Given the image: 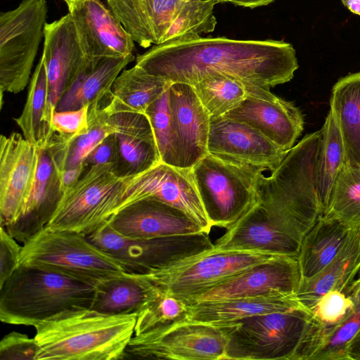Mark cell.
<instances>
[{
  "mask_svg": "<svg viewBox=\"0 0 360 360\" xmlns=\"http://www.w3.org/2000/svg\"><path fill=\"white\" fill-rule=\"evenodd\" d=\"M109 118L119 143L120 160L113 167L119 176L139 174L160 162L153 131L145 114L122 112L109 115Z\"/></svg>",
  "mask_w": 360,
  "mask_h": 360,
  "instance_id": "obj_24",
  "label": "cell"
},
{
  "mask_svg": "<svg viewBox=\"0 0 360 360\" xmlns=\"http://www.w3.org/2000/svg\"><path fill=\"white\" fill-rule=\"evenodd\" d=\"M19 265L44 269L96 285L106 278L131 273L122 262L84 235L47 227L23 243Z\"/></svg>",
  "mask_w": 360,
  "mask_h": 360,
  "instance_id": "obj_6",
  "label": "cell"
},
{
  "mask_svg": "<svg viewBox=\"0 0 360 360\" xmlns=\"http://www.w3.org/2000/svg\"><path fill=\"white\" fill-rule=\"evenodd\" d=\"M108 223L115 231L129 238H148L204 232L184 212L153 198H142L125 206Z\"/></svg>",
  "mask_w": 360,
  "mask_h": 360,
  "instance_id": "obj_20",
  "label": "cell"
},
{
  "mask_svg": "<svg viewBox=\"0 0 360 360\" xmlns=\"http://www.w3.org/2000/svg\"><path fill=\"white\" fill-rule=\"evenodd\" d=\"M95 288L44 269L19 265L0 285V320L36 327L66 310L90 308Z\"/></svg>",
  "mask_w": 360,
  "mask_h": 360,
  "instance_id": "obj_5",
  "label": "cell"
},
{
  "mask_svg": "<svg viewBox=\"0 0 360 360\" xmlns=\"http://www.w3.org/2000/svg\"><path fill=\"white\" fill-rule=\"evenodd\" d=\"M187 309L188 304L184 300L160 288V292L137 313L134 335L184 320Z\"/></svg>",
  "mask_w": 360,
  "mask_h": 360,
  "instance_id": "obj_39",
  "label": "cell"
},
{
  "mask_svg": "<svg viewBox=\"0 0 360 360\" xmlns=\"http://www.w3.org/2000/svg\"><path fill=\"white\" fill-rule=\"evenodd\" d=\"M68 6V11L72 9L75 6L84 0H63Z\"/></svg>",
  "mask_w": 360,
  "mask_h": 360,
  "instance_id": "obj_52",
  "label": "cell"
},
{
  "mask_svg": "<svg viewBox=\"0 0 360 360\" xmlns=\"http://www.w3.org/2000/svg\"><path fill=\"white\" fill-rule=\"evenodd\" d=\"M84 170V165L62 170L60 179L63 191L72 186L81 177Z\"/></svg>",
  "mask_w": 360,
  "mask_h": 360,
  "instance_id": "obj_47",
  "label": "cell"
},
{
  "mask_svg": "<svg viewBox=\"0 0 360 360\" xmlns=\"http://www.w3.org/2000/svg\"><path fill=\"white\" fill-rule=\"evenodd\" d=\"M89 105L77 110L57 111L52 116V138L68 143L74 139L86 133L89 127Z\"/></svg>",
  "mask_w": 360,
  "mask_h": 360,
  "instance_id": "obj_43",
  "label": "cell"
},
{
  "mask_svg": "<svg viewBox=\"0 0 360 360\" xmlns=\"http://www.w3.org/2000/svg\"><path fill=\"white\" fill-rule=\"evenodd\" d=\"M360 330V309L340 323L324 327L317 352L312 360H348V347Z\"/></svg>",
  "mask_w": 360,
  "mask_h": 360,
  "instance_id": "obj_41",
  "label": "cell"
},
{
  "mask_svg": "<svg viewBox=\"0 0 360 360\" xmlns=\"http://www.w3.org/2000/svg\"><path fill=\"white\" fill-rule=\"evenodd\" d=\"M351 229L333 216L319 217L304 236L297 256L301 281L314 277L335 258Z\"/></svg>",
  "mask_w": 360,
  "mask_h": 360,
  "instance_id": "obj_30",
  "label": "cell"
},
{
  "mask_svg": "<svg viewBox=\"0 0 360 360\" xmlns=\"http://www.w3.org/2000/svg\"><path fill=\"white\" fill-rule=\"evenodd\" d=\"M61 146L51 139L39 149V162L34 185L21 215L6 226L18 242L25 243L48 224L63 195L60 179Z\"/></svg>",
  "mask_w": 360,
  "mask_h": 360,
  "instance_id": "obj_17",
  "label": "cell"
},
{
  "mask_svg": "<svg viewBox=\"0 0 360 360\" xmlns=\"http://www.w3.org/2000/svg\"><path fill=\"white\" fill-rule=\"evenodd\" d=\"M6 230L0 228V285L19 266L22 246Z\"/></svg>",
  "mask_w": 360,
  "mask_h": 360,
  "instance_id": "obj_45",
  "label": "cell"
},
{
  "mask_svg": "<svg viewBox=\"0 0 360 360\" xmlns=\"http://www.w3.org/2000/svg\"><path fill=\"white\" fill-rule=\"evenodd\" d=\"M320 131L321 139L317 161L316 181L323 212L338 176L348 163L339 122L331 108Z\"/></svg>",
  "mask_w": 360,
  "mask_h": 360,
  "instance_id": "obj_34",
  "label": "cell"
},
{
  "mask_svg": "<svg viewBox=\"0 0 360 360\" xmlns=\"http://www.w3.org/2000/svg\"><path fill=\"white\" fill-rule=\"evenodd\" d=\"M38 346L34 338L13 331L0 342L1 360H36Z\"/></svg>",
  "mask_w": 360,
  "mask_h": 360,
  "instance_id": "obj_44",
  "label": "cell"
},
{
  "mask_svg": "<svg viewBox=\"0 0 360 360\" xmlns=\"http://www.w3.org/2000/svg\"><path fill=\"white\" fill-rule=\"evenodd\" d=\"M360 271V226L350 232L335 258L312 278L301 281L296 296L309 309L326 292H345Z\"/></svg>",
  "mask_w": 360,
  "mask_h": 360,
  "instance_id": "obj_28",
  "label": "cell"
},
{
  "mask_svg": "<svg viewBox=\"0 0 360 360\" xmlns=\"http://www.w3.org/2000/svg\"><path fill=\"white\" fill-rule=\"evenodd\" d=\"M89 127L86 133L68 143H64L63 169L83 165L97 145L108 135L115 133L109 115L101 106H89Z\"/></svg>",
  "mask_w": 360,
  "mask_h": 360,
  "instance_id": "obj_37",
  "label": "cell"
},
{
  "mask_svg": "<svg viewBox=\"0 0 360 360\" xmlns=\"http://www.w3.org/2000/svg\"><path fill=\"white\" fill-rule=\"evenodd\" d=\"M101 250L122 262L132 274L145 275L176 261L211 249L209 234L129 238L115 231L108 223L85 236Z\"/></svg>",
  "mask_w": 360,
  "mask_h": 360,
  "instance_id": "obj_12",
  "label": "cell"
},
{
  "mask_svg": "<svg viewBox=\"0 0 360 360\" xmlns=\"http://www.w3.org/2000/svg\"><path fill=\"white\" fill-rule=\"evenodd\" d=\"M39 149L22 134L0 137V224L13 223L22 213L37 173Z\"/></svg>",
  "mask_w": 360,
  "mask_h": 360,
  "instance_id": "obj_15",
  "label": "cell"
},
{
  "mask_svg": "<svg viewBox=\"0 0 360 360\" xmlns=\"http://www.w3.org/2000/svg\"><path fill=\"white\" fill-rule=\"evenodd\" d=\"M192 171L212 227L230 229L259 201V169L207 153Z\"/></svg>",
  "mask_w": 360,
  "mask_h": 360,
  "instance_id": "obj_8",
  "label": "cell"
},
{
  "mask_svg": "<svg viewBox=\"0 0 360 360\" xmlns=\"http://www.w3.org/2000/svg\"><path fill=\"white\" fill-rule=\"evenodd\" d=\"M321 131L307 134L286 154L279 166L259 175V202L273 225L302 244L323 213L316 171Z\"/></svg>",
  "mask_w": 360,
  "mask_h": 360,
  "instance_id": "obj_2",
  "label": "cell"
},
{
  "mask_svg": "<svg viewBox=\"0 0 360 360\" xmlns=\"http://www.w3.org/2000/svg\"><path fill=\"white\" fill-rule=\"evenodd\" d=\"M341 1L350 12L360 16V0H341Z\"/></svg>",
  "mask_w": 360,
  "mask_h": 360,
  "instance_id": "obj_51",
  "label": "cell"
},
{
  "mask_svg": "<svg viewBox=\"0 0 360 360\" xmlns=\"http://www.w3.org/2000/svg\"><path fill=\"white\" fill-rule=\"evenodd\" d=\"M169 105L179 154L180 167L192 168L207 154L210 115L192 85L173 82Z\"/></svg>",
  "mask_w": 360,
  "mask_h": 360,
  "instance_id": "obj_21",
  "label": "cell"
},
{
  "mask_svg": "<svg viewBox=\"0 0 360 360\" xmlns=\"http://www.w3.org/2000/svg\"><path fill=\"white\" fill-rule=\"evenodd\" d=\"M187 304L184 321L210 324H224L256 315L288 311L303 305L296 294L281 292Z\"/></svg>",
  "mask_w": 360,
  "mask_h": 360,
  "instance_id": "obj_26",
  "label": "cell"
},
{
  "mask_svg": "<svg viewBox=\"0 0 360 360\" xmlns=\"http://www.w3.org/2000/svg\"><path fill=\"white\" fill-rule=\"evenodd\" d=\"M13 120L25 139L38 149L45 148L50 142L53 136L51 116L46 70L41 57L31 77L22 111Z\"/></svg>",
  "mask_w": 360,
  "mask_h": 360,
  "instance_id": "obj_33",
  "label": "cell"
},
{
  "mask_svg": "<svg viewBox=\"0 0 360 360\" xmlns=\"http://www.w3.org/2000/svg\"><path fill=\"white\" fill-rule=\"evenodd\" d=\"M135 60L151 75L192 86L207 75L222 74L270 88L290 81L299 68L295 49L284 41L200 35L153 45Z\"/></svg>",
  "mask_w": 360,
  "mask_h": 360,
  "instance_id": "obj_1",
  "label": "cell"
},
{
  "mask_svg": "<svg viewBox=\"0 0 360 360\" xmlns=\"http://www.w3.org/2000/svg\"><path fill=\"white\" fill-rule=\"evenodd\" d=\"M274 1L275 0H229V2L236 6L254 8L269 5Z\"/></svg>",
  "mask_w": 360,
  "mask_h": 360,
  "instance_id": "obj_50",
  "label": "cell"
},
{
  "mask_svg": "<svg viewBox=\"0 0 360 360\" xmlns=\"http://www.w3.org/2000/svg\"><path fill=\"white\" fill-rule=\"evenodd\" d=\"M222 74L207 75L193 85L211 118L222 117L236 108L248 94V85Z\"/></svg>",
  "mask_w": 360,
  "mask_h": 360,
  "instance_id": "obj_35",
  "label": "cell"
},
{
  "mask_svg": "<svg viewBox=\"0 0 360 360\" xmlns=\"http://www.w3.org/2000/svg\"><path fill=\"white\" fill-rule=\"evenodd\" d=\"M68 13L85 56L112 57L133 54L134 40L101 0H84Z\"/></svg>",
  "mask_w": 360,
  "mask_h": 360,
  "instance_id": "obj_22",
  "label": "cell"
},
{
  "mask_svg": "<svg viewBox=\"0 0 360 360\" xmlns=\"http://www.w3.org/2000/svg\"><path fill=\"white\" fill-rule=\"evenodd\" d=\"M218 3L229 2V0H214Z\"/></svg>",
  "mask_w": 360,
  "mask_h": 360,
  "instance_id": "obj_53",
  "label": "cell"
},
{
  "mask_svg": "<svg viewBox=\"0 0 360 360\" xmlns=\"http://www.w3.org/2000/svg\"><path fill=\"white\" fill-rule=\"evenodd\" d=\"M136 315L105 314L90 308L63 311L34 327L36 360L125 359Z\"/></svg>",
  "mask_w": 360,
  "mask_h": 360,
  "instance_id": "obj_3",
  "label": "cell"
},
{
  "mask_svg": "<svg viewBox=\"0 0 360 360\" xmlns=\"http://www.w3.org/2000/svg\"><path fill=\"white\" fill-rule=\"evenodd\" d=\"M129 176H120L112 164L91 166L65 189L46 227L87 236L105 224L119 210Z\"/></svg>",
  "mask_w": 360,
  "mask_h": 360,
  "instance_id": "obj_7",
  "label": "cell"
},
{
  "mask_svg": "<svg viewBox=\"0 0 360 360\" xmlns=\"http://www.w3.org/2000/svg\"><path fill=\"white\" fill-rule=\"evenodd\" d=\"M301 281L297 257L279 255L184 300L186 303L260 295L296 294Z\"/></svg>",
  "mask_w": 360,
  "mask_h": 360,
  "instance_id": "obj_18",
  "label": "cell"
},
{
  "mask_svg": "<svg viewBox=\"0 0 360 360\" xmlns=\"http://www.w3.org/2000/svg\"><path fill=\"white\" fill-rule=\"evenodd\" d=\"M41 58L46 70L52 120L59 100L82 71L86 58L70 13L45 24Z\"/></svg>",
  "mask_w": 360,
  "mask_h": 360,
  "instance_id": "obj_19",
  "label": "cell"
},
{
  "mask_svg": "<svg viewBox=\"0 0 360 360\" xmlns=\"http://www.w3.org/2000/svg\"><path fill=\"white\" fill-rule=\"evenodd\" d=\"M322 214L350 228L360 226V167L346 165L341 170Z\"/></svg>",
  "mask_w": 360,
  "mask_h": 360,
  "instance_id": "obj_36",
  "label": "cell"
},
{
  "mask_svg": "<svg viewBox=\"0 0 360 360\" xmlns=\"http://www.w3.org/2000/svg\"><path fill=\"white\" fill-rule=\"evenodd\" d=\"M301 243L278 231L259 201L227 229L212 248L216 251H257L297 257Z\"/></svg>",
  "mask_w": 360,
  "mask_h": 360,
  "instance_id": "obj_23",
  "label": "cell"
},
{
  "mask_svg": "<svg viewBox=\"0 0 360 360\" xmlns=\"http://www.w3.org/2000/svg\"><path fill=\"white\" fill-rule=\"evenodd\" d=\"M109 9L143 48L162 43L185 0H106Z\"/></svg>",
  "mask_w": 360,
  "mask_h": 360,
  "instance_id": "obj_25",
  "label": "cell"
},
{
  "mask_svg": "<svg viewBox=\"0 0 360 360\" xmlns=\"http://www.w3.org/2000/svg\"><path fill=\"white\" fill-rule=\"evenodd\" d=\"M217 4L214 0H185L175 15L162 43L185 35L200 36L213 32L217 25L213 9Z\"/></svg>",
  "mask_w": 360,
  "mask_h": 360,
  "instance_id": "obj_38",
  "label": "cell"
},
{
  "mask_svg": "<svg viewBox=\"0 0 360 360\" xmlns=\"http://www.w3.org/2000/svg\"><path fill=\"white\" fill-rule=\"evenodd\" d=\"M330 108L339 122L348 165L360 167V72L347 75L335 84Z\"/></svg>",
  "mask_w": 360,
  "mask_h": 360,
  "instance_id": "obj_32",
  "label": "cell"
},
{
  "mask_svg": "<svg viewBox=\"0 0 360 360\" xmlns=\"http://www.w3.org/2000/svg\"><path fill=\"white\" fill-rule=\"evenodd\" d=\"M171 84L135 64L129 69H124L116 78L110 98L102 108L109 115L122 112L145 114Z\"/></svg>",
  "mask_w": 360,
  "mask_h": 360,
  "instance_id": "obj_31",
  "label": "cell"
},
{
  "mask_svg": "<svg viewBox=\"0 0 360 360\" xmlns=\"http://www.w3.org/2000/svg\"><path fill=\"white\" fill-rule=\"evenodd\" d=\"M46 0H22L0 13V91L18 94L29 84L39 44L44 37Z\"/></svg>",
  "mask_w": 360,
  "mask_h": 360,
  "instance_id": "obj_9",
  "label": "cell"
},
{
  "mask_svg": "<svg viewBox=\"0 0 360 360\" xmlns=\"http://www.w3.org/2000/svg\"><path fill=\"white\" fill-rule=\"evenodd\" d=\"M345 295L352 301L354 309L358 310L360 309V274L354 278V281L349 285Z\"/></svg>",
  "mask_w": 360,
  "mask_h": 360,
  "instance_id": "obj_48",
  "label": "cell"
},
{
  "mask_svg": "<svg viewBox=\"0 0 360 360\" xmlns=\"http://www.w3.org/2000/svg\"><path fill=\"white\" fill-rule=\"evenodd\" d=\"M287 153L245 123L224 116L210 120L207 153L272 172Z\"/></svg>",
  "mask_w": 360,
  "mask_h": 360,
  "instance_id": "obj_16",
  "label": "cell"
},
{
  "mask_svg": "<svg viewBox=\"0 0 360 360\" xmlns=\"http://www.w3.org/2000/svg\"><path fill=\"white\" fill-rule=\"evenodd\" d=\"M145 115L152 127L160 161L180 167L178 145L169 105V88L150 104Z\"/></svg>",
  "mask_w": 360,
  "mask_h": 360,
  "instance_id": "obj_40",
  "label": "cell"
},
{
  "mask_svg": "<svg viewBox=\"0 0 360 360\" xmlns=\"http://www.w3.org/2000/svg\"><path fill=\"white\" fill-rule=\"evenodd\" d=\"M120 160V148L115 134L105 137L89 154L83 165L85 169L96 165L112 164L115 167Z\"/></svg>",
  "mask_w": 360,
  "mask_h": 360,
  "instance_id": "obj_46",
  "label": "cell"
},
{
  "mask_svg": "<svg viewBox=\"0 0 360 360\" xmlns=\"http://www.w3.org/2000/svg\"><path fill=\"white\" fill-rule=\"evenodd\" d=\"M323 329L304 305L231 322L225 360H312Z\"/></svg>",
  "mask_w": 360,
  "mask_h": 360,
  "instance_id": "obj_4",
  "label": "cell"
},
{
  "mask_svg": "<svg viewBox=\"0 0 360 360\" xmlns=\"http://www.w3.org/2000/svg\"><path fill=\"white\" fill-rule=\"evenodd\" d=\"M224 117L242 122L288 152L304 129V116L292 103L270 91V88L248 85L245 98Z\"/></svg>",
  "mask_w": 360,
  "mask_h": 360,
  "instance_id": "obj_14",
  "label": "cell"
},
{
  "mask_svg": "<svg viewBox=\"0 0 360 360\" xmlns=\"http://www.w3.org/2000/svg\"><path fill=\"white\" fill-rule=\"evenodd\" d=\"M145 198H155L181 210L204 232L210 233L212 225L199 195L192 168L160 161L150 169L130 176L119 210Z\"/></svg>",
  "mask_w": 360,
  "mask_h": 360,
  "instance_id": "obj_13",
  "label": "cell"
},
{
  "mask_svg": "<svg viewBox=\"0 0 360 360\" xmlns=\"http://www.w3.org/2000/svg\"><path fill=\"white\" fill-rule=\"evenodd\" d=\"M231 324L181 320L134 335L125 359L225 360Z\"/></svg>",
  "mask_w": 360,
  "mask_h": 360,
  "instance_id": "obj_10",
  "label": "cell"
},
{
  "mask_svg": "<svg viewBox=\"0 0 360 360\" xmlns=\"http://www.w3.org/2000/svg\"><path fill=\"white\" fill-rule=\"evenodd\" d=\"M135 58L133 54L112 57L86 56L82 71L61 96L56 110H77L86 105L104 107L110 98L115 80Z\"/></svg>",
  "mask_w": 360,
  "mask_h": 360,
  "instance_id": "obj_27",
  "label": "cell"
},
{
  "mask_svg": "<svg viewBox=\"0 0 360 360\" xmlns=\"http://www.w3.org/2000/svg\"><path fill=\"white\" fill-rule=\"evenodd\" d=\"M160 290L144 275L116 276L96 284L90 309L110 315L137 314Z\"/></svg>",
  "mask_w": 360,
  "mask_h": 360,
  "instance_id": "obj_29",
  "label": "cell"
},
{
  "mask_svg": "<svg viewBox=\"0 0 360 360\" xmlns=\"http://www.w3.org/2000/svg\"><path fill=\"white\" fill-rule=\"evenodd\" d=\"M347 356L348 360H360V330L348 347Z\"/></svg>",
  "mask_w": 360,
  "mask_h": 360,
  "instance_id": "obj_49",
  "label": "cell"
},
{
  "mask_svg": "<svg viewBox=\"0 0 360 360\" xmlns=\"http://www.w3.org/2000/svg\"><path fill=\"white\" fill-rule=\"evenodd\" d=\"M212 248L144 276L163 291L186 299L279 256L257 251H216Z\"/></svg>",
  "mask_w": 360,
  "mask_h": 360,
  "instance_id": "obj_11",
  "label": "cell"
},
{
  "mask_svg": "<svg viewBox=\"0 0 360 360\" xmlns=\"http://www.w3.org/2000/svg\"><path fill=\"white\" fill-rule=\"evenodd\" d=\"M325 327L335 326L355 311L352 301L343 292L330 290L324 294L311 309Z\"/></svg>",
  "mask_w": 360,
  "mask_h": 360,
  "instance_id": "obj_42",
  "label": "cell"
}]
</instances>
